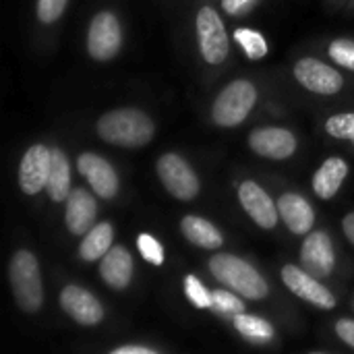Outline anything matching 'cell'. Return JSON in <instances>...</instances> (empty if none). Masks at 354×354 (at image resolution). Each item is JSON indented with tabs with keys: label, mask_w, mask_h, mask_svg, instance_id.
Returning a JSON list of instances; mask_svg holds the SVG:
<instances>
[{
	"label": "cell",
	"mask_w": 354,
	"mask_h": 354,
	"mask_svg": "<svg viewBox=\"0 0 354 354\" xmlns=\"http://www.w3.org/2000/svg\"><path fill=\"white\" fill-rule=\"evenodd\" d=\"M97 133L104 141L120 147H141L153 137V122L139 110H114L100 118Z\"/></svg>",
	"instance_id": "cell-1"
},
{
	"label": "cell",
	"mask_w": 354,
	"mask_h": 354,
	"mask_svg": "<svg viewBox=\"0 0 354 354\" xmlns=\"http://www.w3.org/2000/svg\"><path fill=\"white\" fill-rule=\"evenodd\" d=\"M209 270L218 282H222L226 288H232L234 292L259 301L266 299L268 295V284L266 280L251 268L247 261L234 257V255H214L209 259Z\"/></svg>",
	"instance_id": "cell-2"
},
{
	"label": "cell",
	"mask_w": 354,
	"mask_h": 354,
	"mask_svg": "<svg viewBox=\"0 0 354 354\" xmlns=\"http://www.w3.org/2000/svg\"><path fill=\"white\" fill-rule=\"evenodd\" d=\"M8 276L17 305L27 313L39 311L44 303V290L37 259L29 251H17L10 259Z\"/></svg>",
	"instance_id": "cell-3"
},
{
	"label": "cell",
	"mask_w": 354,
	"mask_h": 354,
	"mask_svg": "<svg viewBox=\"0 0 354 354\" xmlns=\"http://www.w3.org/2000/svg\"><path fill=\"white\" fill-rule=\"evenodd\" d=\"M255 100L257 91L249 81H234L218 95L212 116L220 127H236L249 116Z\"/></svg>",
	"instance_id": "cell-4"
},
{
	"label": "cell",
	"mask_w": 354,
	"mask_h": 354,
	"mask_svg": "<svg viewBox=\"0 0 354 354\" xmlns=\"http://www.w3.org/2000/svg\"><path fill=\"white\" fill-rule=\"evenodd\" d=\"M197 35L203 58L209 64H220L228 56V35L220 15L205 6L197 15Z\"/></svg>",
	"instance_id": "cell-5"
},
{
	"label": "cell",
	"mask_w": 354,
	"mask_h": 354,
	"mask_svg": "<svg viewBox=\"0 0 354 354\" xmlns=\"http://www.w3.org/2000/svg\"><path fill=\"white\" fill-rule=\"evenodd\" d=\"M158 174L164 187L183 201L193 199L199 193V180L193 168L176 153H164L158 160Z\"/></svg>",
	"instance_id": "cell-6"
},
{
	"label": "cell",
	"mask_w": 354,
	"mask_h": 354,
	"mask_svg": "<svg viewBox=\"0 0 354 354\" xmlns=\"http://www.w3.org/2000/svg\"><path fill=\"white\" fill-rule=\"evenodd\" d=\"M120 41H122V33H120L118 19L112 12L95 15L87 35L89 54L95 60H108L120 50Z\"/></svg>",
	"instance_id": "cell-7"
},
{
	"label": "cell",
	"mask_w": 354,
	"mask_h": 354,
	"mask_svg": "<svg viewBox=\"0 0 354 354\" xmlns=\"http://www.w3.org/2000/svg\"><path fill=\"white\" fill-rule=\"evenodd\" d=\"M50 158L52 149H48L46 145H33L27 149L19 168V185L23 193L35 195L41 189H46L50 174Z\"/></svg>",
	"instance_id": "cell-8"
},
{
	"label": "cell",
	"mask_w": 354,
	"mask_h": 354,
	"mask_svg": "<svg viewBox=\"0 0 354 354\" xmlns=\"http://www.w3.org/2000/svg\"><path fill=\"white\" fill-rule=\"evenodd\" d=\"M295 77L299 79V83H303L309 91L315 93H336L342 87V75L338 71H334L332 66L315 60V58H303L297 62L295 66Z\"/></svg>",
	"instance_id": "cell-9"
},
{
	"label": "cell",
	"mask_w": 354,
	"mask_h": 354,
	"mask_svg": "<svg viewBox=\"0 0 354 354\" xmlns=\"http://www.w3.org/2000/svg\"><path fill=\"white\" fill-rule=\"evenodd\" d=\"M282 280H284V284H286L297 297H301V299L313 303L315 307L332 309V307L336 305L334 295H332L326 286H322V284L315 280V276H311L307 270L303 272V270H299L297 266H286V268L282 270Z\"/></svg>",
	"instance_id": "cell-10"
},
{
	"label": "cell",
	"mask_w": 354,
	"mask_h": 354,
	"mask_svg": "<svg viewBox=\"0 0 354 354\" xmlns=\"http://www.w3.org/2000/svg\"><path fill=\"white\" fill-rule=\"evenodd\" d=\"M77 168L79 172L89 180L91 189L102 197V199H112L118 191V176L114 168L100 156L95 153H81L77 158Z\"/></svg>",
	"instance_id": "cell-11"
},
{
	"label": "cell",
	"mask_w": 354,
	"mask_h": 354,
	"mask_svg": "<svg viewBox=\"0 0 354 354\" xmlns=\"http://www.w3.org/2000/svg\"><path fill=\"white\" fill-rule=\"evenodd\" d=\"M301 261H303V268L311 276H315V278L330 276L334 270V261H336L334 249H332V239L322 230L309 234L303 245V251H301Z\"/></svg>",
	"instance_id": "cell-12"
},
{
	"label": "cell",
	"mask_w": 354,
	"mask_h": 354,
	"mask_svg": "<svg viewBox=\"0 0 354 354\" xmlns=\"http://www.w3.org/2000/svg\"><path fill=\"white\" fill-rule=\"evenodd\" d=\"M239 199L245 207V212L266 230L274 228L278 224V207L274 205L272 197L253 180H247L239 189Z\"/></svg>",
	"instance_id": "cell-13"
},
{
	"label": "cell",
	"mask_w": 354,
	"mask_h": 354,
	"mask_svg": "<svg viewBox=\"0 0 354 354\" xmlns=\"http://www.w3.org/2000/svg\"><path fill=\"white\" fill-rule=\"evenodd\" d=\"M60 307L81 326H95L104 317L100 301L79 286H66L60 292Z\"/></svg>",
	"instance_id": "cell-14"
},
{
	"label": "cell",
	"mask_w": 354,
	"mask_h": 354,
	"mask_svg": "<svg viewBox=\"0 0 354 354\" xmlns=\"http://www.w3.org/2000/svg\"><path fill=\"white\" fill-rule=\"evenodd\" d=\"M249 143L259 156H266V158H272V160L290 158L295 153V149H297L295 135L290 131H286V129H276V127L253 131L251 137H249Z\"/></svg>",
	"instance_id": "cell-15"
},
{
	"label": "cell",
	"mask_w": 354,
	"mask_h": 354,
	"mask_svg": "<svg viewBox=\"0 0 354 354\" xmlns=\"http://www.w3.org/2000/svg\"><path fill=\"white\" fill-rule=\"evenodd\" d=\"M95 199L85 191V189H75L71 191L68 199H66V214H64V220H66V228L77 234V236H83L87 234L91 228H93V222H95Z\"/></svg>",
	"instance_id": "cell-16"
},
{
	"label": "cell",
	"mask_w": 354,
	"mask_h": 354,
	"mask_svg": "<svg viewBox=\"0 0 354 354\" xmlns=\"http://www.w3.org/2000/svg\"><path fill=\"white\" fill-rule=\"evenodd\" d=\"M100 274H102L104 282L110 288H116V290L127 288L131 284V278H133V257H131V253L120 245L112 247L102 259Z\"/></svg>",
	"instance_id": "cell-17"
},
{
	"label": "cell",
	"mask_w": 354,
	"mask_h": 354,
	"mask_svg": "<svg viewBox=\"0 0 354 354\" xmlns=\"http://www.w3.org/2000/svg\"><path fill=\"white\" fill-rule=\"evenodd\" d=\"M278 209H280L282 220L295 234H307L313 228L315 214L305 197H301L297 193H286L280 197Z\"/></svg>",
	"instance_id": "cell-18"
},
{
	"label": "cell",
	"mask_w": 354,
	"mask_h": 354,
	"mask_svg": "<svg viewBox=\"0 0 354 354\" xmlns=\"http://www.w3.org/2000/svg\"><path fill=\"white\" fill-rule=\"evenodd\" d=\"M348 174V164L342 158H330L322 164V168L313 176V191L322 199H332L342 187Z\"/></svg>",
	"instance_id": "cell-19"
},
{
	"label": "cell",
	"mask_w": 354,
	"mask_h": 354,
	"mask_svg": "<svg viewBox=\"0 0 354 354\" xmlns=\"http://www.w3.org/2000/svg\"><path fill=\"white\" fill-rule=\"evenodd\" d=\"M46 191L52 201H66L71 195V168L66 156L58 149L52 147V158H50V174L46 183Z\"/></svg>",
	"instance_id": "cell-20"
},
{
	"label": "cell",
	"mask_w": 354,
	"mask_h": 354,
	"mask_svg": "<svg viewBox=\"0 0 354 354\" xmlns=\"http://www.w3.org/2000/svg\"><path fill=\"white\" fill-rule=\"evenodd\" d=\"M180 228H183V234L193 245H197V247H203V249H218V247H222L220 230L212 222H207L203 218L187 216V218H183Z\"/></svg>",
	"instance_id": "cell-21"
},
{
	"label": "cell",
	"mask_w": 354,
	"mask_h": 354,
	"mask_svg": "<svg viewBox=\"0 0 354 354\" xmlns=\"http://www.w3.org/2000/svg\"><path fill=\"white\" fill-rule=\"evenodd\" d=\"M112 239H114V228L108 222H100L95 224L83 239L79 253L85 261H95L100 257H104L110 249H112Z\"/></svg>",
	"instance_id": "cell-22"
},
{
	"label": "cell",
	"mask_w": 354,
	"mask_h": 354,
	"mask_svg": "<svg viewBox=\"0 0 354 354\" xmlns=\"http://www.w3.org/2000/svg\"><path fill=\"white\" fill-rule=\"evenodd\" d=\"M234 328H236L245 338L259 340V342H268V340L274 336V328H272L266 319L255 317V315H245V313L234 315Z\"/></svg>",
	"instance_id": "cell-23"
},
{
	"label": "cell",
	"mask_w": 354,
	"mask_h": 354,
	"mask_svg": "<svg viewBox=\"0 0 354 354\" xmlns=\"http://www.w3.org/2000/svg\"><path fill=\"white\" fill-rule=\"evenodd\" d=\"M234 39L243 46V50L247 52L249 58H261L268 54V44L263 39V35L255 29H236L234 31Z\"/></svg>",
	"instance_id": "cell-24"
},
{
	"label": "cell",
	"mask_w": 354,
	"mask_h": 354,
	"mask_svg": "<svg viewBox=\"0 0 354 354\" xmlns=\"http://www.w3.org/2000/svg\"><path fill=\"white\" fill-rule=\"evenodd\" d=\"M212 307L220 311L222 315H239L245 313V305L239 297L226 290H214L212 292Z\"/></svg>",
	"instance_id": "cell-25"
},
{
	"label": "cell",
	"mask_w": 354,
	"mask_h": 354,
	"mask_svg": "<svg viewBox=\"0 0 354 354\" xmlns=\"http://www.w3.org/2000/svg\"><path fill=\"white\" fill-rule=\"evenodd\" d=\"M185 292H187L189 301H191L195 307H199V309L212 307V295H209L207 288L199 282V278L187 276V278H185Z\"/></svg>",
	"instance_id": "cell-26"
},
{
	"label": "cell",
	"mask_w": 354,
	"mask_h": 354,
	"mask_svg": "<svg viewBox=\"0 0 354 354\" xmlns=\"http://www.w3.org/2000/svg\"><path fill=\"white\" fill-rule=\"evenodd\" d=\"M326 131L336 139H353L354 141V114H338L326 122Z\"/></svg>",
	"instance_id": "cell-27"
},
{
	"label": "cell",
	"mask_w": 354,
	"mask_h": 354,
	"mask_svg": "<svg viewBox=\"0 0 354 354\" xmlns=\"http://www.w3.org/2000/svg\"><path fill=\"white\" fill-rule=\"evenodd\" d=\"M137 247H139V253L143 255L145 261H149L153 266H162L164 263V249H162V245L151 234H139Z\"/></svg>",
	"instance_id": "cell-28"
},
{
	"label": "cell",
	"mask_w": 354,
	"mask_h": 354,
	"mask_svg": "<svg viewBox=\"0 0 354 354\" xmlns=\"http://www.w3.org/2000/svg\"><path fill=\"white\" fill-rule=\"evenodd\" d=\"M330 56L338 64L354 71V41H351V39H336V41H332Z\"/></svg>",
	"instance_id": "cell-29"
},
{
	"label": "cell",
	"mask_w": 354,
	"mask_h": 354,
	"mask_svg": "<svg viewBox=\"0 0 354 354\" xmlns=\"http://www.w3.org/2000/svg\"><path fill=\"white\" fill-rule=\"evenodd\" d=\"M68 0H37V17L41 23H52L56 21L66 6Z\"/></svg>",
	"instance_id": "cell-30"
},
{
	"label": "cell",
	"mask_w": 354,
	"mask_h": 354,
	"mask_svg": "<svg viewBox=\"0 0 354 354\" xmlns=\"http://www.w3.org/2000/svg\"><path fill=\"white\" fill-rule=\"evenodd\" d=\"M336 334H338L346 344H351L354 348V322H351V319L338 322V324H336Z\"/></svg>",
	"instance_id": "cell-31"
},
{
	"label": "cell",
	"mask_w": 354,
	"mask_h": 354,
	"mask_svg": "<svg viewBox=\"0 0 354 354\" xmlns=\"http://www.w3.org/2000/svg\"><path fill=\"white\" fill-rule=\"evenodd\" d=\"M249 2H251V0H222V6H224L226 12L236 15V12H241L243 6H247Z\"/></svg>",
	"instance_id": "cell-32"
},
{
	"label": "cell",
	"mask_w": 354,
	"mask_h": 354,
	"mask_svg": "<svg viewBox=\"0 0 354 354\" xmlns=\"http://www.w3.org/2000/svg\"><path fill=\"white\" fill-rule=\"evenodd\" d=\"M112 354H153V351L147 348V346H133V344H129V346H120V348L112 351Z\"/></svg>",
	"instance_id": "cell-33"
},
{
	"label": "cell",
	"mask_w": 354,
	"mask_h": 354,
	"mask_svg": "<svg viewBox=\"0 0 354 354\" xmlns=\"http://www.w3.org/2000/svg\"><path fill=\"white\" fill-rule=\"evenodd\" d=\"M342 226H344V232H346L348 241L354 245V214H348V216L344 218Z\"/></svg>",
	"instance_id": "cell-34"
},
{
	"label": "cell",
	"mask_w": 354,
	"mask_h": 354,
	"mask_svg": "<svg viewBox=\"0 0 354 354\" xmlns=\"http://www.w3.org/2000/svg\"><path fill=\"white\" fill-rule=\"evenodd\" d=\"M353 143H354V141H353Z\"/></svg>",
	"instance_id": "cell-35"
}]
</instances>
